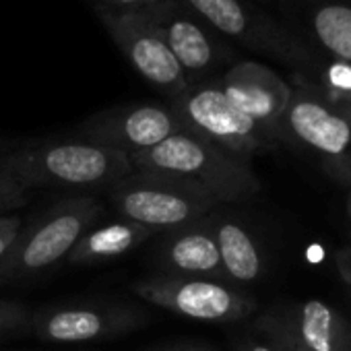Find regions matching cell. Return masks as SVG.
<instances>
[{"label":"cell","instance_id":"cell-1","mask_svg":"<svg viewBox=\"0 0 351 351\" xmlns=\"http://www.w3.org/2000/svg\"><path fill=\"white\" fill-rule=\"evenodd\" d=\"M136 171L161 176L182 191L213 203H238L261 191V180L244 161L219 145L180 130L153 149L130 155Z\"/></svg>","mask_w":351,"mask_h":351},{"label":"cell","instance_id":"cell-2","mask_svg":"<svg viewBox=\"0 0 351 351\" xmlns=\"http://www.w3.org/2000/svg\"><path fill=\"white\" fill-rule=\"evenodd\" d=\"M0 169L21 184L34 186H112L134 171L130 155L89 141L46 143L13 151Z\"/></svg>","mask_w":351,"mask_h":351},{"label":"cell","instance_id":"cell-3","mask_svg":"<svg viewBox=\"0 0 351 351\" xmlns=\"http://www.w3.org/2000/svg\"><path fill=\"white\" fill-rule=\"evenodd\" d=\"M289 85L291 97L279 122V141L312 151L330 178L351 186V106L330 99L300 73Z\"/></svg>","mask_w":351,"mask_h":351},{"label":"cell","instance_id":"cell-4","mask_svg":"<svg viewBox=\"0 0 351 351\" xmlns=\"http://www.w3.org/2000/svg\"><path fill=\"white\" fill-rule=\"evenodd\" d=\"M169 108L186 132L203 136L244 161L277 145L261 124L223 95L217 83H191L182 93L169 99Z\"/></svg>","mask_w":351,"mask_h":351},{"label":"cell","instance_id":"cell-5","mask_svg":"<svg viewBox=\"0 0 351 351\" xmlns=\"http://www.w3.org/2000/svg\"><path fill=\"white\" fill-rule=\"evenodd\" d=\"M104 213V205L91 197L71 199L48 215L21 228L9 254L0 261V281L32 277L66 258L79 238Z\"/></svg>","mask_w":351,"mask_h":351},{"label":"cell","instance_id":"cell-6","mask_svg":"<svg viewBox=\"0 0 351 351\" xmlns=\"http://www.w3.org/2000/svg\"><path fill=\"white\" fill-rule=\"evenodd\" d=\"M178 3L205 19L219 34L261 54L293 64L304 77H312L322 60L295 34L283 29L267 15L252 11L242 0H178Z\"/></svg>","mask_w":351,"mask_h":351},{"label":"cell","instance_id":"cell-7","mask_svg":"<svg viewBox=\"0 0 351 351\" xmlns=\"http://www.w3.org/2000/svg\"><path fill=\"white\" fill-rule=\"evenodd\" d=\"M108 197L116 211L132 223L153 232H173L197 223L217 203L182 191L169 180L147 171H132L110 186Z\"/></svg>","mask_w":351,"mask_h":351},{"label":"cell","instance_id":"cell-8","mask_svg":"<svg viewBox=\"0 0 351 351\" xmlns=\"http://www.w3.org/2000/svg\"><path fill=\"white\" fill-rule=\"evenodd\" d=\"M132 291L167 312L205 322H234L254 312L256 302L217 279L157 275L132 285Z\"/></svg>","mask_w":351,"mask_h":351},{"label":"cell","instance_id":"cell-9","mask_svg":"<svg viewBox=\"0 0 351 351\" xmlns=\"http://www.w3.org/2000/svg\"><path fill=\"white\" fill-rule=\"evenodd\" d=\"M97 17L134 71L169 99L191 85L182 66L143 9L128 11L101 5L97 7Z\"/></svg>","mask_w":351,"mask_h":351},{"label":"cell","instance_id":"cell-10","mask_svg":"<svg viewBox=\"0 0 351 351\" xmlns=\"http://www.w3.org/2000/svg\"><path fill=\"white\" fill-rule=\"evenodd\" d=\"M184 130L178 116L169 106L159 104H134L104 110L79 128L83 141L112 147L128 155L145 149H153L171 134Z\"/></svg>","mask_w":351,"mask_h":351},{"label":"cell","instance_id":"cell-11","mask_svg":"<svg viewBox=\"0 0 351 351\" xmlns=\"http://www.w3.org/2000/svg\"><path fill=\"white\" fill-rule=\"evenodd\" d=\"M217 87L279 143V122L291 97V85L281 75L261 62L240 60L217 81Z\"/></svg>","mask_w":351,"mask_h":351},{"label":"cell","instance_id":"cell-12","mask_svg":"<svg viewBox=\"0 0 351 351\" xmlns=\"http://www.w3.org/2000/svg\"><path fill=\"white\" fill-rule=\"evenodd\" d=\"M151 23L161 34L173 58L182 66L186 79L205 75L215 66L217 48L209 34L191 17V11L178 0H159L157 5L143 9Z\"/></svg>","mask_w":351,"mask_h":351},{"label":"cell","instance_id":"cell-13","mask_svg":"<svg viewBox=\"0 0 351 351\" xmlns=\"http://www.w3.org/2000/svg\"><path fill=\"white\" fill-rule=\"evenodd\" d=\"M138 322V312L128 308H64L38 316L36 335L54 343H85L120 335Z\"/></svg>","mask_w":351,"mask_h":351},{"label":"cell","instance_id":"cell-14","mask_svg":"<svg viewBox=\"0 0 351 351\" xmlns=\"http://www.w3.org/2000/svg\"><path fill=\"white\" fill-rule=\"evenodd\" d=\"M287 335L310 351H351L349 322L320 300L271 312Z\"/></svg>","mask_w":351,"mask_h":351},{"label":"cell","instance_id":"cell-15","mask_svg":"<svg viewBox=\"0 0 351 351\" xmlns=\"http://www.w3.org/2000/svg\"><path fill=\"white\" fill-rule=\"evenodd\" d=\"M159 263L167 271L165 275L226 281L213 230L195 223L173 230L171 236L165 238L159 248Z\"/></svg>","mask_w":351,"mask_h":351},{"label":"cell","instance_id":"cell-16","mask_svg":"<svg viewBox=\"0 0 351 351\" xmlns=\"http://www.w3.org/2000/svg\"><path fill=\"white\" fill-rule=\"evenodd\" d=\"M151 234H155V232L145 226L126 221V219L106 223L101 228L87 230L79 238V242L73 246V250L69 252L66 258L71 265L116 258V256L130 252L138 244H143Z\"/></svg>","mask_w":351,"mask_h":351},{"label":"cell","instance_id":"cell-17","mask_svg":"<svg viewBox=\"0 0 351 351\" xmlns=\"http://www.w3.org/2000/svg\"><path fill=\"white\" fill-rule=\"evenodd\" d=\"M213 236L219 248L226 279L238 283H252L263 275V256L252 236L234 219H219L213 223Z\"/></svg>","mask_w":351,"mask_h":351},{"label":"cell","instance_id":"cell-18","mask_svg":"<svg viewBox=\"0 0 351 351\" xmlns=\"http://www.w3.org/2000/svg\"><path fill=\"white\" fill-rule=\"evenodd\" d=\"M310 32L330 58L351 64V7L320 3L310 11Z\"/></svg>","mask_w":351,"mask_h":351},{"label":"cell","instance_id":"cell-19","mask_svg":"<svg viewBox=\"0 0 351 351\" xmlns=\"http://www.w3.org/2000/svg\"><path fill=\"white\" fill-rule=\"evenodd\" d=\"M308 79L314 81L316 87L330 99L351 106V64L335 58L328 62L320 60L314 75Z\"/></svg>","mask_w":351,"mask_h":351},{"label":"cell","instance_id":"cell-20","mask_svg":"<svg viewBox=\"0 0 351 351\" xmlns=\"http://www.w3.org/2000/svg\"><path fill=\"white\" fill-rule=\"evenodd\" d=\"M256 326H258V330L267 337V341H269L271 345H275L279 351H310V349L302 347L298 341H293V339L287 335V330L277 322V318H275L273 314L261 316L258 322H256Z\"/></svg>","mask_w":351,"mask_h":351},{"label":"cell","instance_id":"cell-21","mask_svg":"<svg viewBox=\"0 0 351 351\" xmlns=\"http://www.w3.org/2000/svg\"><path fill=\"white\" fill-rule=\"evenodd\" d=\"M27 203V191L17 184L9 173L0 169V215L19 209Z\"/></svg>","mask_w":351,"mask_h":351},{"label":"cell","instance_id":"cell-22","mask_svg":"<svg viewBox=\"0 0 351 351\" xmlns=\"http://www.w3.org/2000/svg\"><path fill=\"white\" fill-rule=\"evenodd\" d=\"M27 318H29V310L23 304L11 302V300H0V332L23 326Z\"/></svg>","mask_w":351,"mask_h":351},{"label":"cell","instance_id":"cell-23","mask_svg":"<svg viewBox=\"0 0 351 351\" xmlns=\"http://www.w3.org/2000/svg\"><path fill=\"white\" fill-rule=\"evenodd\" d=\"M23 223H21V217H13V215H0V261H3L13 242L17 240L19 232H21Z\"/></svg>","mask_w":351,"mask_h":351},{"label":"cell","instance_id":"cell-24","mask_svg":"<svg viewBox=\"0 0 351 351\" xmlns=\"http://www.w3.org/2000/svg\"><path fill=\"white\" fill-rule=\"evenodd\" d=\"M106 7L112 9H128V11H138V9H149L157 5L159 0H104Z\"/></svg>","mask_w":351,"mask_h":351},{"label":"cell","instance_id":"cell-25","mask_svg":"<svg viewBox=\"0 0 351 351\" xmlns=\"http://www.w3.org/2000/svg\"><path fill=\"white\" fill-rule=\"evenodd\" d=\"M337 269H339L341 277L351 285V246L337 252Z\"/></svg>","mask_w":351,"mask_h":351},{"label":"cell","instance_id":"cell-26","mask_svg":"<svg viewBox=\"0 0 351 351\" xmlns=\"http://www.w3.org/2000/svg\"><path fill=\"white\" fill-rule=\"evenodd\" d=\"M236 351H279L275 345H271L269 341L267 343H258V341H246L242 343Z\"/></svg>","mask_w":351,"mask_h":351},{"label":"cell","instance_id":"cell-27","mask_svg":"<svg viewBox=\"0 0 351 351\" xmlns=\"http://www.w3.org/2000/svg\"><path fill=\"white\" fill-rule=\"evenodd\" d=\"M178 351H209V349H178Z\"/></svg>","mask_w":351,"mask_h":351},{"label":"cell","instance_id":"cell-28","mask_svg":"<svg viewBox=\"0 0 351 351\" xmlns=\"http://www.w3.org/2000/svg\"><path fill=\"white\" fill-rule=\"evenodd\" d=\"M349 215H351V195H349Z\"/></svg>","mask_w":351,"mask_h":351}]
</instances>
